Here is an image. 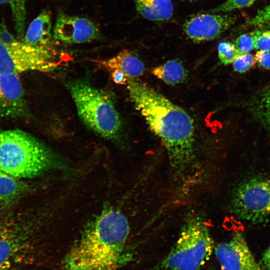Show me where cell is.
Returning a JSON list of instances; mask_svg holds the SVG:
<instances>
[{
  "label": "cell",
  "mask_w": 270,
  "mask_h": 270,
  "mask_svg": "<svg viewBox=\"0 0 270 270\" xmlns=\"http://www.w3.org/2000/svg\"><path fill=\"white\" fill-rule=\"evenodd\" d=\"M130 98L150 130L166 148L174 172L187 178L195 162L192 118L152 88L133 78L126 84Z\"/></svg>",
  "instance_id": "cell-1"
},
{
  "label": "cell",
  "mask_w": 270,
  "mask_h": 270,
  "mask_svg": "<svg viewBox=\"0 0 270 270\" xmlns=\"http://www.w3.org/2000/svg\"><path fill=\"white\" fill-rule=\"evenodd\" d=\"M130 230L120 211L110 208L102 212L66 254L63 270H117Z\"/></svg>",
  "instance_id": "cell-2"
},
{
  "label": "cell",
  "mask_w": 270,
  "mask_h": 270,
  "mask_svg": "<svg viewBox=\"0 0 270 270\" xmlns=\"http://www.w3.org/2000/svg\"><path fill=\"white\" fill-rule=\"evenodd\" d=\"M8 206L0 214V270H24L40 256L38 227L27 212Z\"/></svg>",
  "instance_id": "cell-3"
},
{
  "label": "cell",
  "mask_w": 270,
  "mask_h": 270,
  "mask_svg": "<svg viewBox=\"0 0 270 270\" xmlns=\"http://www.w3.org/2000/svg\"><path fill=\"white\" fill-rule=\"evenodd\" d=\"M52 153L35 137L19 129L0 130V170L17 178H31L50 170Z\"/></svg>",
  "instance_id": "cell-4"
},
{
  "label": "cell",
  "mask_w": 270,
  "mask_h": 270,
  "mask_svg": "<svg viewBox=\"0 0 270 270\" xmlns=\"http://www.w3.org/2000/svg\"><path fill=\"white\" fill-rule=\"evenodd\" d=\"M67 86L78 114L88 128L107 140H118L120 136V116L106 92L82 80L70 82Z\"/></svg>",
  "instance_id": "cell-5"
},
{
  "label": "cell",
  "mask_w": 270,
  "mask_h": 270,
  "mask_svg": "<svg viewBox=\"0 0 270 270\" xmlns=\"http://www.w3.org/2000/svg\"><path fill=\"white\" fill-rule=\"evenodd\" d=\"M214 242L200 215L188 214L178 238L167 256L156 268L164 270H200L209 260Z\"/></svg>",
  "instance_id": "cell-6"
},
{
  "label": "cell",
  "mask_w": 270,
  "mask_h": 270,
  "mask_svg": "<svg viewBox=\"0 0 270 270\" xmlns=\"http://www.w3.org/2000/svg\"><path fill=\"white\" fill-rule=\"evenodd\" d=\"M55 56V52L34 47L16 38L0 24V74L50 71L60 64Z\"/></svg>",
  "instance_id": "cell-7"
},
{
  "label": "cell",
  "mask_w": 270,
  "mask_h": 270,
  "mask_svg": "<svg viewBox=\"0 0 270 270\" xmlns=\"http://www.w3.org/2000/svg\"><path fill=\"white\" fill-rule=\"evenodd\" d=\"M232 208L240 218L254 224L260 223L270 216V178L253 177L234 189Z\"/></svg>",
  "instance_id": "cell-8"
},
{
  "label": "cell",
  "mask_w": 270,
  "mask_h": 270,
  "mask_svg": "<svg viewBox=\"0 0 270 270\" xmlns=\"http://www.w3.org/2000/svg\"><path fill=\"white\" fill-rule=\"evenodd\" d=\"M52 32L54 40L68 45L89 42L101 36L100 28L93 21L62 12L58 14Z\"/></svg>",
  "instance_id": "cell-9"
},
{
  "label": "cell",
  "mask_w": 270,
  "mask_h": 270,
  "mask_svg": "<svg viewBox=\"0 0 270 270\" xmlns=\"http://www.w3.org/2000/svg\"><path fill=\"white\" fill-rule=\"evenodd\" d=\"M215 254L220 270H262L240 232L230 241L218 245Z\"/></svg>",
  "instance_id": "cell-10"
},
{
  "label": "cell",
  "mask_w": 270,
  "mask_h": 270,
  "mask_svg": "<svg viewBox=\"0 0 270 270\" xmlns=\"http://www.w3.org/2000/svg\"><path fill=\"white\" fill-rule=\"evenodd\" d=\"M236 20L235 16L228 14H200L186 20L182 28L191 40L202 42L218 38L230 28Z\"/></svg>",
  "instance_id": "cell-11"
},
{
  "label": "cell",
  "mask_w": 270,
  "mask_h": 270,
  "mask_svg": "<svg viewBox=\"0 0 270 270\" xmlns=\"http://www.w3.org/2000/svg\"><path fill=\"white\" fill-rule=\"evenodd\" d=\"M30 111L18 74H0V118H28Z\"/></svg>",
  "instance_id": "cell-12"
},
{
  "label": "cell",
  "mask_w": 270,
  "mask_h": 270,
  "mask_svg": "<svg viewBox=\"0 0 270 270\" xmlns=\"http://www.w3.org/2000/svg\"><path fill=\"white\" fill-rule=\"evenodd\" d=\"M52 30L51 16L43 10L29 24L22 40L34 47L55 52Z\"/></svg>",
  "instance_id": "cell-13"
},
{
  "label": "cell",
  "mask_w": 270,
  "mask_h": 270,
  "mask_svg": "<svg viewBox=\"0 0 270 270\" xmlns=\"http://www.w3.org/2000/svg\"><path fill=\"white\" fill-rule=\"evenodd\" d=\"M105 68L112 71L120 70L130 78L135 79L144 72V63L132 51L124 50L114 56L99 62Z\"/></svg>",
  "instance_id": "cell-14"
},
{
  "label": "cell",
  "mask_w": 270,
  "mask_h": 270,
  "mask_svg": "<svg viewBox=\"0 0 270 270\" xmlns=\"http://www.w3.org/2000/svg\"><path fill=\"white\" fill-rule=\"evenodd\" d=\"M137 12L144 18L152 21L170 19L173 14L172 0H134Z\"/></svg>",
  "instance_id": "cell-15"
},
{
  "label": "cell",
  "mask_w": 270,
  "mask_h": 270,
  "mask_svg": "<svg viewBox=\"0 0 270 270\" xmlns=\"http://www.w3.org/2000/svg\"><path fill=\"white\" fill-rule=\"evenodd\" d=\"M26 189L25 184L18 178L0 170V206L7 207L14 204Z\"/></svg>",
  "instance_id": "cell-16"
},
{
  "label": "cell",
  "mask_w": 270,
  "mask_h": 270,
  "mask_svg": "<svg viewBox=\"0 0 270 270\" xmlns=\"http://www.w3.org/2000/svg\"><path fill=\"white\" fill-rule=\"evenodd\" d=\"M152 73L164 83L174 86L184 82L188 72L182 63L178 60H172L153 68Z\"/></svg>",
  "instance_id": "cell-17"
},
{
  "label": "cell",
  "mask_w": 270,
  "mask_h": 270,
  "mask_svg": "<svg viewBox=\"0 0 270 270\" xmlns=\"http://www.w3.org/2000/svg\"><path fill=\"white\" fill-rule=\"evenodd\" d=\"M251 109L256 118L270 132V86L253 99Z\"/></svg>",
  "instance_id": "cell-18"
},
{
  "label": "cell",
  "mask_w": 270,
  "mask_h": 270,
  "mask_svg": "<svg viewBox=\"0 0 270 270\" xmlns=\"http://www.w3.org/2000/svg\"><path fill=\"white\" fill-rule=\"evenodd\" d=\"M26 0H0V5L8 4L11 9L15 30L22 40L25 33Z\"/></svg>",
  "instance_id": "cell-19"
},
{
  "label": "cell",
  "mask_w": 270,
  "mask_h": 270,
  "mask_svg": "<svg viewBox=\"0 0 270 270\" xmlns=\"http://www.w3.org/2000/svg\"><path fill=\"white\" fill-rule=\"evenodd\" d=\"M218 57L220 62L224 65L232 64L241 53L234 43L222 42L218 46Z\"/></svg>",
  "instance_id": "cell-20"
},
{
  "label": "cell",
  "mask_w": 270,
  "mask_h": 270,
  "mask_svg": "<svg viewBox=\"0 0 270 270\" xmlns=\"http://www.w3.org/2000/svg\"><path fill=\"white\" fill-rule=\"evenodd\" d=\"M256 0H226L222 4L210 10L212 13L228 12L248 7Z\"/></svg>",
  "instance_id": "cell-21"
},
{
  "label": "cell",
  "mask_w": 270,
  "mask_h": 270,
  "mask_svg": "<svg viewBox=\"0 0 270 270\" xmlns=\"http://www.w3.org/2000/svg\"><path fill=\"white\" fill-rule=\"evenodd\" d=\"M254 56L249 53L242 54L232 63L234 71L242 73L248 70L255 64Z\"/></svg>",
  "instance_id": "cell-22"
},
{
  "label": "cell",
  "mask_w": 270,
  "mask_h": 270,
  "mask_svg": "<svg viewBox=\"0 0 270 270\" xmlns=\"http://www.w3.org/2000/svg\"><path fill=\"white\" fill-rule=\"evenodd\" d=\"M254 48L258 50H270V30L252 32Z\"/></svg>",
  "instance_id": "cell-23"
},
{
  "label": "cell",
  "mask_w": 270,
  "mask_h": 270,
  "mask_svg": "<svg viewBox=\"0 0 270 270\" xmlns=\"http://www.w3.org/2000/svg\"><path fill=\"white\" fill-rule=\"evenodd\" d=\"M236 48L242 54L249 53L254 48L252 34H244L239 36L235 40Z\"/></svg>",
  "instance_id": "cell-24"
},
{
  "label": "cell",
  "mask_w": 270,
  "mask_h": 270,
  "mask_svg": "<svg viewBox=\"0 0 270 270\" xmlns=\"http://www.w3.org/2000/svg\"><path fill=\"white\" fill-rule=\"evenodd\" d=\"M270 22V4L259 10L254 17L248 20L247 26H256Z\"/></svg>",
  "instance_id": "cell-25"
},
{
  "label": "cell",
  "mask_w": 270,
  "mask_h": 270,
  "mask_svg": "<svg viewBox=\"0 0 270 270\" xmlns=\"http://www.w3.org/2000/svg\"><path fill=\"white\" fill-rule=\"evenodd\" d=\"M254 58L256 62L260 66L270 70V50H258Z\"/></svg>",
  "instance_id": "cell-26"
},
{
  "label": "cell",
  "mask_w": 270,
  "mask_h": 270,
  "mask_svg": "<svg viewBox=\"0 0 270 270\" xmlns=\"http://www.w3.org/2000/svg\"><path fill=\"white\" fill-rule=\"evenodd\" d=\"M112 78L115 84L122 85L126 84L128 80L124 72L118 70H112Z\"/></svg>",
  "instance_id": "cell-27"
},
{
  "label": "cell",
  "mask_w": 270,
  "mask_h": 270,
  "mask_svg": "<svg viewBox=\"0 0 270 270\" xmlns=\"http://www.w3.org/2000/svg\"><path fill=\"white\" fill-rule=\"evenodd\" d=\"M262 265L267 270H270V245L263 254Z\"/></svg>",
  "instance_id": "cell-28"
},
{
  "label": "cell",
  "mask_w": 270,
  "mask_h": 270,
  "mask_svg": "<svg viewBox=\"0 0 270 270\" xmlns=\"http://www.w3.org/2000/svg\"><path fill=\"white\" fill-rule=\"evenodd\" d=\"M188 0V1L191 2V1H194V0Z\"/></svg>",
  "instance_id": "cell-29"
},
{
  "label": "cell",
  "mask_w": 270,
  "mask_h": 270,
  "mask_svg": "<svg viewBox=\"0 0 270 270\" xmlns=\"http://www.w3.org/2000/svg\"></svg>",
  "instance_id": "cell-30"
}]
</instances>
